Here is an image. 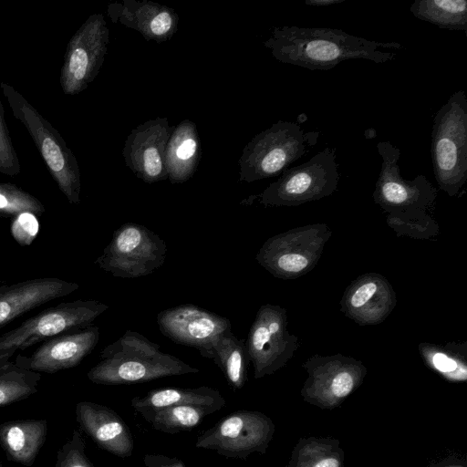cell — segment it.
Returning <instances> with one entry per match:
<instances>
[{"mask_svg": "<svg viewBox=\"0 0 467 467\" xmlns=\"http://www.w3.org/2000/svg\"><path fill=\"white\" fill-rule=\"evenodd\" d=\"M278 61L310 70H328L344 60L359 58L380 64L396 58L398 42H379L337 28L275 26L264 42Z\"/></svg>", "mask_w": 467, "mask_h": 467, "instance_id": "6da1fadb", "label": "cell"}, {"mask_svg": "<svg viewBox=\"0 0 467 467\" xmlns=\"http://www.w3.org/2000/svg\"><path fill=\"white\" fill-rule=\"evenodd\" d=\"M99 357V363L87 374L91 382L99 385L143 383L200 371L175 356L161 351L160 345L130 329L103 348Z\"/></svg>", "mask_w": 467, "mask_h": 467, "instance_id": "7a4b0ae2", "label": "cell"}, {"mask_svg": "<svg viewBox=\"0 0 467 467\" xmlns=\"http://www.w3.org/2000/svg\"><path fill=\"white\" fill-rule=\"evenodd\" d=\"M431 162L439 189L450 197L467 181V97L451 94L436 112L431 130Z\"/></svg>", "mask_w": 467, "mask_h": 467, "instance_id": "3957f363", "label": "cell"}, {"mask_svg": "<svg viewBox=\"0 0 467 467\" xmlns=\"http://www.w3.org/2000/svg\"><path fill=\"white\" fill-rule=\"evenodd\" d=\"M319 135V131H305L296 122L274 123L244 147L238 182L250 183L281 175L315 147Z\"/></svg>", "mask_w": 467, "mask_h": 467, "instance_id": "277c9868", "label": "cell"}, {"mask_svg": "<svg viewBox=\"0 0 467 467\" xmlns=\"http://www.w3.org/2000/svg\"><path fill=\"white\" fill-rule=\"evenodd\" d=\"M14 117L26 128L49 172L69 203L80 202V171L59 132L13 87L0 82Z\"/></svg>", "mask_w": 467, "mask_h": 467, "instance_id": "5b68a950", "label": "cell"}, {"mask_svg": "<svg viewBox=\"0 0 467 467\" xmlns=\"http://www.w3.org/2000/svg\"><path fill=\"white\" fill-rule=\"evenodd\" d=\"M331 235L327 223L293 228L268 238L255 259L275 277L295 279L315 268Z\"/></svg>", "mask_w": 467, "mask_h": 467, "instance_id": "8992f818", "label": "cell"}, {"mask_svg": "<svg viewBox=\"0 0 467 467\" xmlns=\"http://www.w3.org/2000/svg\"><path fill=\"white\" fill-rule=\"evenodd\" d=\"M338 179L335 150L327 147L306 162L286 169L256 198L264 206H297L331 195Z\"/></svg>", "mask_w": 467, "mask_h": 467, "instance_id": "52a82bcc", "label": "cell"}, {"mask_svg": "<svg viewBox=\"0 0 467 467\" xmlns=\"http://www.w3.org/2000/svg\"><path fill=\"white\" fill-rule=\"evenodd\" d=\"M382 163L372 197L374 202L394 217H414L426 213L437 195V189L422 175L405 180L400 174V150L389 141L377 143Z\"/></svg>", "mask_w": 467, "mask_h": 467, "instance_id": "ba28073f", "label": "cell"}, {"mask_svg": "<svg viewBox=\"0 0 467 467\" xmlns=\"http://www.w3.org/2000/svg\"><path fill=\"white\" fill-rule=\"evenodd\" d=\"M167 245L144 225L126 223L118 228L95 264L113 276L137 278L160 268L166 260Z\"/></svg>", "mask_w": 467, "mask_h": 467, "instance_id": "9c48e42d", "label": "cell"}, {"mask_svg": "<svg viewBox=\"0 0 467 467\" xmlns=\"http://www.w3.org/2000/svg\"><path fill=\"white\" fill-rule=\"evenodd\" d=\"M109 309L97 300L61 302L0 335V352L26 349L55 336L84 328Z\"/></svg>", "mask_w": 467, "mask_h": 467, "instance_id": "30bf717a", "label": "cell"}, {"mask_svg": "<svg viewBox=\"0 0 467 467\" xmlns=\"http://www.w3.org/2000/svg\"><path fill=\"white\" fill-rule=\"evenodd\" d=\"M287 325L286 309L280 306L265 304L257 310L245 340L254 379L284 367L298 348L299 338Z\"/></svg>", "mask_w": 467, "mask_h": 467, "instance_id": "8fae6325", "label": "cell"}, {"mask_svg": "<svg viewBox=\"0 0 467 467\" xmlns=\"http://www.w3.org/2000/svg\"><path fill=\"white\" fill-rule=\"evenodd\" d=\"M109 30L102 14L90 15L68 41L60 71L65 95L85 90L99 75L108 52Z\"/></svg>", "mask_w": 467, "mask_h": 467, "instance_id": "7c38bea8", "label": "cell"}, {"mask_svg": "<svg viewBox=\"0 0 467 467\" xmlns=\"http://www.w3.org/2000/svg\"><path fill=\"white\" fill-rule=\"evenodd\" d=\"M273 432L274 425L265 414L240 410L201 434L195 447L227 458L245 460L254 452L264 453Z\"/></svg>", "mask_w": 467, "mask_h": 467, "instance_id": "4fadbf2b", "label": "cell"}, {"mask_svg": "<svg viewBox=\"0 0 467 467\" xmlns=\"http://www.w3.org/2000/svg\"><path fill=\"white\" fill-rule=\"evenodd\" d=\"M157 323L162 335L176 344L193 348L213 359V347L223 333L232 330L231 321L192 304L161 311Z\"/></svg>", "mask_w": 467, "mask_h": 467, "instance_id": "5bb4252c", "label": "cell"}, {"mask_svg": "<svg viewBox=\"0 0 467 467\" xmlns=\"http://www.w3.org/2000/svg\"><path fill=\"white\" fill-rule=\"evenodd\" d=\"M303 367L308 373L303 393L322 405H336L363 380L367 368L361 361L342 354L307 358Z\"/></svg>", "mask_w": 467, "mask_h": 467, "instance_id": "9a60e30c", "label": "cell"}, {"mask_svg": "<svg viewBox=\"0 0 467 467\" xmlns=\"http://www.w3.org/2000/svg\"><path fill=\"white\" fill-rule=\"evenodd\" d=\"M174 126L157 117L135 127L126 138L122 156L126 166L146 183L168 179L165 150Z\"/></svg>", "mask_w": 467, "mask_h": 467, "instance_id": "2e32d148", "label": "cell"}, {"mask_svg": "<svg viewBox=\"0 0 467 467\" xmlns=\"http://www.w3.org/2000/svg\"><path fill=\"white\" fill-rule=\"evenodd\" d=\"M99 340V327L90 325L44 341L30 357L17 355L15 363L38 373H56L78 366L95 348Z\"/></svg>", "mask_w": 467, "mask_h": 467, "instance_id": "e0dca14e", "label": "cell"}, {"mask_svg": "<svg viewBox=\"0 0 467 467\" xmlns=\"http://www.w3.org/2000/svg\"><path fill=\"white\" fill-rule=\"evenodd\" d=\"M397 305V296L389 280L378 273L359 275L345 290L341 311L360 326L383 322Z\"/></svg>", "mask_w": 467, "mask_h": 467, "instance_id": "ac0fdd59", "label": "cell"}, {"mask_svg": "<svg viewBox=\"0 0 467 467\" xmlns=\"http://www.w3.org/2000/svg\"><path fill=\"white\" fill-rule=\"evenodd\" d=\"M107 14L112 23L139 32L147 41L161 43L178 30L179 16L164 5L148 0H123L108 5Z\"/></svg>", "mask_w": 467, "mask_h": 467, "instance_id": "d6986e66", "label": "cell"}, {"mask_svg": "<svg viewBox=\"0 0 467 467\" xmlns=\"http://www.w3.org/2000/svg\"><path fill=\"white\" fill-rule=\"evenodd\" d=\"M80 429L102 450L118 457H130L134 441L128 424L112 409L91 401L76 405Z\"/></svg>", "mask_w": 467, "mask_h": 467, "instance_id": "ffe728a7", "label": "cell"}, {"mask_svg": "<svg viewBox=\"0 0 467 467\" xmlns=\"http://www.w3.org/2000/svg\"><path fill=\"white\" fill-rule=\"evenodd\" d=\"M77 283L57 277L28 279L0 285V327L47 302L78 290Z\"/></svg>", "mask_w": 467, "mask_h": 467, "instance_id": "44dd1931", "label": "cell"}, {"mask_svg": "<svg viewBox=\"0 0 467 467\" xmlns=\"http://www.w3.org/2000/svg\"><path fill=\"white\" fill-rule=\"evenodd\" d=\"M202 158L197 126L183 119L173 127L165 150V167L171 183H183L195 173Z\"/></svg>", "mask_w": 467, "mask_h": 467, "instance_id": "7402d4cb", "label": "cell"}, {"mask_svg": "<svg viewBox=\"0 0 467 467\" xmlns=\"http://www.w3.org/2000/svg\"><path fill=\"white\" fill-rule=\"evenodd\" d=\"M46 420H17L0 424V446L6 457L31 467L46 441Z\"/></svg>", "mask_w": 467, "mask_h": 467, "instance_id": "603a6c76", "label": "cell"}, {"mask_svg": "<svg viewBox=\"0 0 467 467\" xmlns=\"http://www.w3.org/2000/svg\"><path fill=\"white\" fill-rule=\"evenodd\" d=\"M137 411L160 410L179 405H198L222 410L225 399L219 390L202 386L198 388H162L147 392L144 396L135 397L130 401Z\"/></svg>", "mask_w": 467, "mask_h": 467, "instance_id": "cb8c5ba5", "label": "cell"}, {"mask_svg": "<svg viewBox=\"0 0 467 467\" xmlns=\"http://www.w3.org/2000/svg\"><path fill=\"white\" fill-rule=\"evenodd\" d=\"M213 361L218 366L228 385L234 390L247 381L250 362L245 341L229 330L219 337L213 347Z\"/></svg>", "mask_w": 467, "mask_h": 467, "instance_id": "d4e9b609", "label": "cell"}, {"mask_svg": "<svg viewBox=\"0 0 467 467\" xmlns=\"http://www.w3.org/2000/svg\"><path fill=\"white\" fill-rule=\"evenodd\" d=\"M425 364L445 379L465 381L467 379V343L437 345L420 343L418 347Z\"/></svg>", "mask_w": 467, "mask_h": 467, "instance_id": "484cf974", "label": "cell"}, {"mask_svg": "<svg viewBox=\"0 0 467 467\" xmlns=\"http://www.w3.org/2000/svg\"><path fill=\"white\" fill-rule=\"evenodd\" d=\"M215 408L198 405H179L139 413L154 430L174 434L193 429L213 412Z\"/></svg>", "mask_w": 467, "mask_h": 467, "instance_id": "4316f807", "label": "cell"}, {"mask_svg": "<svg viewBox=\"0 0 467 467\" xmlns=\"http://www.w3.org/2000/svg\"><path fill=\"white\" fill-rule=\"evenodd\" d=\"M410 12L418 19L441 29L467 33L466 0H415Z\"/></svg>", "mask_w": 467, "mask_h": 467, "instance_id": "83f0119b", "label": "cell"}, {"mask_svg": "<svg viewBox=\"0 0 467 467\" xmlns=\"http://www.w3.org/2000/svg\"><path fill=\"white\" fill-rule=\"evenodd\" d=\"M40 379V373L19 367L15 361L0 369V407L36 393Z\"/></svg>", "mask_w": 467, "mask_h": 467, "instance_id": "f1b7e54d", "label": "cell"}, {"mask_svg": "<svg viewBox=\"0 0 467 467\" xmlns=\"http://www.w3.org/2000/svg\"><path fill=\"white\" fill-rule=\"evenodd\" d=\"M46 209L42 202L13 183L0 182V216L14 218L22 213L40 216Z\"/></svg>", "mask_w": 467, "mask_h": 467, "instance_id": "f546056e", "label": "cell"}, {"mask_svg": "<svg viewBox=\"0 0 467 467\" xmlns=\"http://www.w3.org/2000/svg\"><path fill=\"white\" fill-rule=\"evenodd\" d=\"M387 223L398 234H406L414 238H430L438 233L437 223L427 213L408 218L387 216Z\"/></svg>", "mask_w": 467, "mask_h": 467, "instance_id": "4dcf8cb0", "label": "cell"}, {"mask_svg": "<svg viewBox=\"0 0 467 467\" xmlns=\"http://www.w3.org/2000/svg\"><path fill=\"white\" fill-rule=\"evenodd\" d=\"M82 433L74 430L70 438L57 451L55 467H94L85 452Z\"/></svg>", "mask_w": 467, "mask_h": 467, "instance_id": "1f68e13d", "label": "cell"}, {"mask_svg": "<svg viewBox=\"0 0 467 467\" xmlns=\"http://www.w3.org/2000/svg\"><path fill=\"white\" fill-rule=\"evenodd\" d=\"M20 170L16 151L4 118V108L0 98V173L16 176L19 174Z\"/></svg>", "mask_w": 467, "mask_h": 467, "instance_id": "d6a6232c", "label": "cell"}, {"mask_svg": "<svg viewBox=\"0 0 467 467\" xmlns=\"http://www.w3.org/2000/svg\"><path fill=\"white\" fill-rule=\"evenodd\" d=\"M38 226L36 215L22 213L13 218L11 234L20 245H30L38 233Z\"/></svg>", "mask_w": 467, "mask_h": 467, "instance_id": "836d02e7", "label": "cell"}, {"mask_svg": "<svg viewBox=\"0 0 467 467\" xmlns=\"http://www.w3.org/2000/svg\"><path fill=\"white\" fill-rule=\"evenodd\" d=\"M143 463L145 467H187L181 459L163 454H145Z\"/></svg>", "mask_w": 467, "mask_h": 467, "instance_id": "e575fe53", "label": "cell"}, {"mask_svg": "<svg viewBox=\"0 0 467 467\" xmlns=\"http://www.w3.org/2000/svg\"><path fill=\"white\" fill-rule=\"evenodd\" d=\"M340 462L335 457H323L310 464V467H339Z\"/></svg>", "mask_w": 467, "mask_h": 467, "instance_id": "d590c367", "label": "cell"}, {"mask_svg": "<svg viewBox=\"0 0 467 467\" xmlns=\"http://www.w3.org/2000/svg\"><path fill=\"white\" fill-rule=\"evenodd\" d=\"M345 1L346 0H306L305 4L308 6L323 7L340 4Z\"/></svg>", "mask_w": 467, "mask_h": 467, "instance_id": "8d00e7d4", "label": "cell"}, {"mask_svg": "<svg viewBox=\"0 0 467 467\" xmlns=\"http://www.w3.org/2000/svg\"><path fill=\"white\" fill-rule=\"evenodd\" d=\"M15 349H9L4 352H0V369L9 365L12 361L10 358L15 354Z\"/></svg>", "mask_w": 467, "mask_h": 467, "instance_id": "74e56055", "label": "cell"}, {"mask_svg": "<svg viewBox=\"0 0 467 467\" xmlns=\"http://www.w3.org/2000/svg\"><path fill=\"white\" fill-rule=\"evenodd\" d=\"M450 467H462V466H458V465H456V466H450Z\"/></svg>", "mask_w": 467, "mask_h": 467, "instance_id": "f35d334b", "label": "cell"}, {"mask_svg": "<svg viewBox=\"0 0 467 467\" xmlns=\"http://www.w3.org/2000/svg\"><path fill=\"white\" fill-rule=\"evenodd\" d=\"M0 467H3V464H2V462H1V461H0Z\"/></svg>", "mask_w": 467, "mask_h": 467, "instance_id": "ab89813d", "label": "cell"}]
</instances>
